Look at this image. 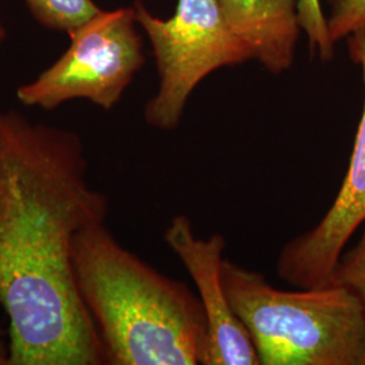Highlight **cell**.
<instances>
[{"label": "cell", "mask_w": 365, "mask_h": 365, "mask_svg": "<svg viewBox=\"0 0 365 365\" xmlns=\"http://www.w3.org/2000/svg\"><path fill=\"white\" fill-rule=\"evenodd\" d=\"M346 39L351 58L363 72V114L348 170L334 202L313 229L288 241L279 253V277L297 288L330 284L348 242L365 222V21Z\"/></svg>", "instance_id": "obj_6"}, {"label": "cell", "mask_w": 365, "mask_h": 365, "mask_svg": "<svg viewBox=\"0 0 365 365\" xmlns=\"http://www.w3.org/2000/svg\"><path fill=\"white\" fill-rule=\"evenodd\" d=\"M137 26L134 6L95 14L68 33L71 43L52 66L16 88L18 102L53 111L83 99L113 110L145 64Z\"/></svg>", "instance_id": "obj_5"}, {"label": "cell", "mask_w": 365, "mask_h": 365, "mask_svg": "<svg viewBox=\"0 0 365 365\" xmlns=\"http://www.w3.org/2000/svg\"><path fill=\"white\" fill-rule=\"evenodd\" d=\"M297 11L300 29H303L309 37L312 54H317L322 61L331 60L334 54V42L330 38L321 0H297Z\"/></svg>", "instance_id": "obj_10"}, {"label": "cell", "mask_w": 365, "mask_h": 365, "mask_svg": "<svg viewBox=\"0 0 365 365\" xmlns=\"http://www.w3.org/2000/svg\"><path fill=\"white\" fill-rule=\"evenodd\" d=\"M78 133L0 110V306L10 365L106 364L73 272L78 233L105 223Z\"/></svg>", "instance_id": "obj_1"}, {"label": "cell", "mask_w": 365, "mask_h": 365, "mask_svg": "<svg viewBox=\"0 0 365 365\" xmlns=\"http://www.w3.org/2000/svg\"><path fill=\"white\" fill-rule=\"evenodd\" d=\"M217 4L226 25L267 71L279 75L292 66L300 30L297 0H217Z\"/></svg>", "instance_id": "obj_8"}, {"label": "cell", "mask_w": 365, "mask_h": 365, "mask_svg": "<svg viewBox=\"0 0 365 365\" xmlns=\"http://www.w3.org/2000/svg\"><path fill=\"white\" fill-rule=\"evenodd\" d=\"M361 365H365V352L364 356H363V360H361Z\"/></svg>", "instance_id": "obj_15"}, {"label": "cell", "mask_w": 365, "mask_h": 365, "mask_svg": "<svg viewBox=\"0 0 365 365\" xmlns=\"http://www.w3.org/2000/svg\"><path fill=\"white\" fill-rule=\"evenodd\" d=\"M164 242L195 283L207 325L202 365H260L247 327L237 317L223 282L226 240L220 233L200 238L184 214L175 215L164 230Z\"/></svg>", "instance_id": "obj_7"}, {"label": "cell", "mask_w": 365, "mask_h": 365, "mask_svg": "<svg viewBox=\"0 0 365 365\" xmlns=\"http://www.w3.org/2000/svg\"><path fill=\"white\" fill-rule=\"evenodd\" d=\"M34 21L49 30L69 33L102 9L93 0H24Z\"/></svg>", "instance_id": "obj_9"}, {"label": "cell", "mask_w": 365, "mask_h": 365, "mask_svg": "<svg viewBox=\"0 0 365 365\" xmlns=\"http://www.w3.org/2000/svg\"><path fill=\"white\" fill-rule=\"evenodd\" d=\"M138 26L150 41L158 90L145 106L146 123L175 130L197 84L223 66L255 60L252 49L226 25L217 0H178L170 19H160L135 0Z\"/></svg>", "instance_id": "obj_4"}, {"label": "cell", "mask_w": 365, "mask_h": 365, "mask_svg": "<svg viewBox=\"0 0 365 365\" xmlns=\"http://www.w3.org/2000/svg\"><path fill=\"white\" fill-rule=\"evenodd\" d=\"M330 6L327 25L330 38L336 43L364 22L365 0H330Z\"/></svg>", "instance_id": "obj_12"}, {"label": "cell", "mask_w": 365, "mask_h": 365, "mask_svg": "<svg viewBox=\"0 0 365 365\" xmlns=\"http://www.w3.org/2000/svg\"><path fill=\"white\" fill-rule=\"evenodd\" d=\"M0 365H10L9 344H6V341H4L1 329H0Z\"/></svg>", "instance_id": "obj_13"}, {"label": "cell", "mask_w": 365, "mask_h": 365, "mask_svg": "<svg viewBox=\"0 0 365 365\" xmlns=\"http://www.w3.org/2000/svg\"><path fill=\"white\" fill-rule=\"evenodd\" d=\"M223 282L261 365H361L365 312L337 283L287 291L230 259Z\"/></svg>", "instance_id": "obj_3"}, {"label": "cell", "mask_w": 365, "mask_h": 365, "mask_svg": "<svg viewBox=\"0 0 365 365\" xmlns=\"http://www.w3.org/2000/svg\"><path fill=\"white\" fill-rule=\"evenodd\" d=\"M7 38V29L4 26L3 18H1V10H0V48L4 43V41Z\"/></svg>", "instance_id": "obj_14"}, {"label": "cell", "mask_w": 365, "mask_h": 365, "mask_svg": "<svg viewBox=\"0 0 365 365\" xmlns=\"http://www.w3.org/2000/svg\"><path fill=\"white\" fill-rule=\"evenodd\" d=\"M361 227L363 233L359 242L342 253L331 283L351 289L361 302L365 312V222Z\"/></svg>", "instance_id": "obj_11"}, {"label": "cell", "mask_w": 365, "mask_h": 365, "mask_svg": "<svg viewBox=\"0 0 365 365\" xmlns=\"http://www.w3.org/2000/svg\"><path fill=\"white\" fill-rule=\"evenodd\" d=\"M72 260L106 364H203L206 317L187 284L122 247L105 223L78 233Z\"/></svg>", "instance_id": "obj_2"}]
</instances>
